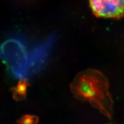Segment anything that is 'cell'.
<instances>
[{
    "mask_svg": "<svg viewBox=\"0 0 124 124\" xmlns=\"http://www.w3.org/2000/svg\"><path fill=\"white\" fill-rule=\"evenodd\" d=\"M93 13L99 18H124V0H89Z\"/></svg>",
    "mask_w": 124,
    "mask_h": 124,
    "instance_id": "cell-3",
    "label": "cell"
},
{
    "mask_svg": "<svg viewBox=\"0 0 124 124\" xmlns=\"http://www.w3.org/2000/svg\"><path fill=\"white\" fill-rule=\"evenodd\" d=\"M0 58L14 78L27 80L30 77V56L19 36L12 35L0 46Z\"/></svg>",
    "mask_w": 124,
    "mask_h": 124,
    "instance_id": "cell-2",
    "label": "cell"
},
{
    "mask_svg": "<svg viewBox=\"0 0 124 124\" xmlns=\"http://www.w3.org/2000/svg\"><path fill=\"white\" fill-rule=\"evenodd\" d=\"M39 118L35 115H27L22 116L17 121L18 124H38Z\"/></svg>",
    "mask_w": 124,
    "mask_h": 124,
    "instance_id": "cell-5",
    "label": "cell"
},
{
    "mask_svg": "<svg viewBox=\"0 0 124 124\" xmlns=\"http://www.w3.org/2000/svg\"><path fill=\"white\" fill-rule=\"evenodd\" d=\"M70 88L76 99L88 102L107 118L112 119L114 102L109 92L108 80L101 72L89 69L80 72Z\"/></svg>",
    "mask_w": 124,
    "mask_h": 124,
    "instance_id": "cell-1",
    "label": "cell"
},
{
    "mask_svg": "<svg viewBox=\"0 0 124 124\" xmlns=\"http://www.w3.org/2000/svg\"><path fill=\"white\" fill-rule=\"evenodd\" d=\"M29 85L26 79H20L17 85L11 89L13 98L17 101H22L26 98L27 90Z\"/></svg>",
    "mask_w": 124,
    "mask_h": 124,
    "instance_id": "cell-4",
    "label": "cell"
}]
</instances>
